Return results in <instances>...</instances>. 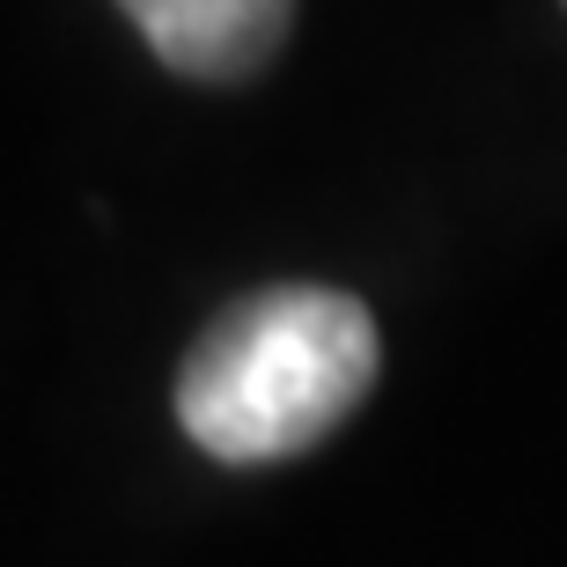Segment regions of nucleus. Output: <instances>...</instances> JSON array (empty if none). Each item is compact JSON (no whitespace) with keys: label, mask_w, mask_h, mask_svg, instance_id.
Masks as SVG:
<instances>
[{"label":"nucleus","mask_w":567,"mask_h":567,"mask_svg":"<svg viewBox=\"0 0 567 567\" xmlns=\"http://www.w3.org/2000/svg\"><path fill=\"white\" fill-rule=\"evenodd\" d=\"M377 317L347 288L280 280L214 317L177 369V427L214 464L302 457L377 391Z\"/></svg>","instance_id":"1"},{"label":"nucleus","mask_w":567,"mask_h":567,"mask_svg":"<svg viewBox=\"0 0 567 567\" xmlns=\"http://www.w3.org/2000/svg\"><path fill=\"white\" fill-rule=\"evenodd\" d=\"M155 60L185 82H251L288 44L295 0H118Z\"/></svg>","instance_id":"2"}]
</instances>
